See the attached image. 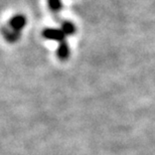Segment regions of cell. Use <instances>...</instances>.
I'll list each match as a JSON object with an SVG mask.
<instances>
[{"label":"cell","instance_id":"1","mask_svg":"<svg viewBox=\"0 0 155 155\" xmlns=\"http://www.w3.org/2000/svg\"><path fill=\"white\" fill-rule=\"evenodd\" d=\"M25 24L26 18L22 14L15 15L9 20L8 27H3L2 28V35H4L5 39L8 42L13 43L19 39L21 29L25 26Z\"/></svg>","mask_w":155,"mask_h":155},{"label":"cell","instance_id":"2","mask_svg":"<svg viewBox=\"0 0 155 155\" xmlns=\"http://www.w3.org/2000/svg\"><path fill=\"white\" fill-rule=\"evenodd\" d=\"M42 36L48 39H54L58 42H63L66 40V35L61 29H55V28H46L42 31Z\"/></svg>","mask_w":155,"mask_h":155},{"label":"cell","instance_id":"3","mask_svg":"<svg viewBox=\"0 0 155 155\" xmlns=\"http://www.w3.org/2000/svg\"><path fill=\"white\" fill-rule=\"evenodd\" d=\"M70 57V48L69 43L67 42V40H64L63 42L60 43L58 49V58L61 61H67Z\"/></svg>","mask_w":155,"mask_h":155},{"label":"cell","instance_id":"4","mask_svg":"<svg viewBox=\"0 0 155 155\" xmlns=\"http://www.w3.org/2000/svg\"><path fill=\"white\" fill-rule=\"evenodd\" d=\"M61 29L63 30L66 35H72L76 32V30H77L76 26L74 25L72 22H70V21H63Z\"/></svg>","mask_w":155,"mask_h":155},{"label":"cell","instance_id":"5","mask_svg":"<svg viewBox=\"0 0 155 155\" xmlns=\"http://www.w3.org/2000/svg\"><path fill=\"white\" fill-rule=\"evenodd\" d=\"M48 6L49 9L54 12V13L57 14L58 12H60L61 10V0H48Z\"/></svg>","mask_w":155,"mask_h":155}]
</instances>
